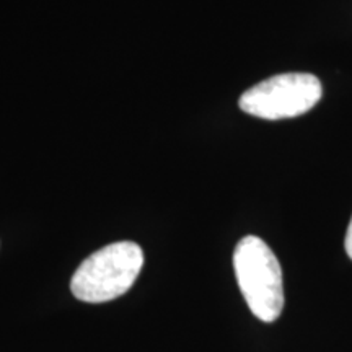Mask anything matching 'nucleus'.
Instances as JSON below:
<instances>
[{
  "label": "nucleus",
  "mask_w": 352,
  "mask_h": 352,
  "mask_svg": "<svg viewBox=\"0 0 352 352\" xmlns=\"http://www.w3.org/2000/svg\"><path fill=\"white\" fill-rule=\"evenodd\" d=\"M144 266V252L134 241H118L90 254L74 272L70 290L87 303H104L124 296Z\"/></svg>",
  "instance_id": "1"
},
{
  "label": "nucleus",
  "mask_w": 352,
  "mask_h": 352,
  "mask_svg": "<svg viewBox=\"0 0 352 352\" xmlns=\"http://www.w3.org/2000/svg\"><path fill=\"white\" fill-rule=\"evenodd\" d=\"M233 267L252 314L264 323L279 318L284 308L283 270L264 240L254 235L241 239L233 253Z\"/></svg>",
  "instance_id": "2"
},
{
  "label": "nucleus",
  "mask_w": 352,
  "mask_h": 352,
  "mask_svg": "<svg viewBox=\"0 0 352 352\" xmlns=\"http://www.w3.org/2000/svg\"><path fill=\"white\" fill-rule=\"evenodd\" d=\"M321 82L311 74L289 72L270 77L240 96L241 111L261 120H287L310 111L321 100Z\"/></svg>",
  "instance_id": "3"
},
{
  "label": "nucleus",
  "mask_w": 352,
  "mask_h": 352,
  "mask_svg": "<svg viewBox=\"0 0 352 352\" xmlns=\"http://www.w3.org/2000/svg\"><path fill=\"white\" fill-rule=\"evenodd\" d=\"M344 248L347 256L352 259V219L349 222V227H347V233H346V240H344Z\"/></svg>",
  "instance_id": "4"
}]
</instances>
